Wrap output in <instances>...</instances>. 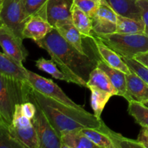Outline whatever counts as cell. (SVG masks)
<instances>
[{"label":"cell","instance_id":"6da1fadb","mask_svg":"<svg viewBox=\"0 0 148 148\" xmlns=\"http://www.w3.org/2000/svg\"><path fill=\"white\" fill-rule=\"evenodd\" d=\"M36 43L49 53L60 69L75 78L87 82L91 71L97 66V62L68 43L56 28Z\"/></svg>","mask_w":148,"mask_h":148},{"label":"cell","instance_id":"7a4b0ae2","mask_svg":"<svg viewBox=\"0 0 148 148\" xmlns=\"http://www.w3.org/2000/svg\"><path fill=\"white\" fill-rule=\"evenodd\" d=\"M30 101L39 106L51 124L60 136L61 132L77 129H98L103 121L87 111H81L49 98L31 87Z\"/></svg>","mask_w":148,"mask_h":148},{"label":"cell","instance_id":"3957f363","mask_svg":"<svg viewBox=\"0 0 148 148\" xmlns=\"http://www.w3.org/2000/svg\"><path fill=\"white\" fill-rule=\"evenodd\" d=\"M30 91L28 81L0 73V116L8 127L12 122L16 105L30 101Z\"/></svg>","mask_w":148,"mask_h":148},{"label":"cell","instance_id":"277c9868","mask_svg":"<svg viewBox=\"0 0 148 148\" xmlns=\"http://www.w3.org/2000/svg\"><path fill=\"white\" fill-rule=\"evenodd\" d=\"M94 36L116 52L121 57L134 58L137 54L148 51V36L145 34H121L114 33Z\"/></svg>","mask_w":148,"mask_h":148},{"label":"cell","instance_id":"5b68a950","mask_svg":"<svg viewBox=\"0 0 148 148\" xmlns=\"http://www.w3.org/2000/svg\"><path fill=\"white\" fill-rule=\"evenodd\" d=\"M27 81L30 83L32 88L36 90L40 93L59 101L62 103L69 106L74 107L81 111H86L83 106L75 103L72 99L69 98L64 91L53 82L51 79L40 76L31 71H27Z\"/></svg>","mask_w":148,"mask_h":148},{"label":"cell","instance_id":"8992f818","mask_svg":"<svg viewBox=\"0 0 148 148\" xmlns=\"http://www.w3.org/2000/svg\"><path fill=\"white\" fill-rule=\"evenodd\" d=\"M22 0H4L0 13V23L23 40V31L26 23Z\"/></svg>","mask_w":148,"mask_h":148},{"label":"cell","instance_id":"52a82bcc","mask_svg":"<svg viewBox=\"0 0 148 148\" xmlns=\"http://www.w3.org/2000/svg\"><path fill=\"white\" fill-rule=\"evenodd\" d=\"M33 103L36 106V112L31 121L40 142V148H62L59 134L52 127L43 110Z\"/></svg>","mask_w":148,"mask_h":148},{"label":"cell","instance_id":"ba28073f","mask_svg":"<svg viewBox=\"0 0 148 148\" xmlns=\"http://www.w3.org/2000/svg\"><path fill=\"white\" fill-rule=\"evenodd\" d=\"M23 40L16 36L7 26L0 23V46L4 53L20 64L25 62L28 55Z\"/></svg>","mask_w":148,"mask_h":148},{"label":"cell","instance_id":"9c48e42d","mask_svg":"<svg viewBox=\"0 0 148 148\" xmlns=\"http://www.w3.org/2000/svg\"><path fill=\"white\" fill-rule=\"evenodd\" d=\"M74 0H49L46 6L47 21L56 27L57 25L72 21Z\"/></svg>","mask_w":148,"mask_h":148},{"label":"cell","instance_id":"30bf717a","mask_svg":"<svg viewBox=\"0 0 148 148\" xmlns=\"http://www.w3.org/2000/svg\"><path fill=\"white\" fill-rule=\"evenodd\" d=\"M91 39L93 40L101 57L107 64H108L111 67L121 70V72H124L127 75L131 73V70L119 54L108 47L98 38L92 36Z\"/></svg>","mask_w":148,"mask_h":148},{"label":"cell","instance_id":"8fae6325","mask_svg":"<svg viewBox=\"0 0 148 148\" xmlns=\"http://www.w3.org/2000/svg\"><path fill=\"white\" fill-rule=\"evenodd\" d=\"M53 28L54 27L42 17H30L23 29V38H30L37 42L46 37Z\"/></svg>","mask_w":148,"mask_h":148},{"label":"cell","instance_id":"7c38bea8","mask_svg":"<svg viewBox=\"0 0 148 148\" xmlns=\"http://www.w3.org/2000/svg\"><path fill=\"white\" fill-rule=\"evenodd\" d=\"M126 80L129 101L134 100L143 103L148 101V84L132 71L126 75Z\"/></svg>","mask_w":148,"mask_h":148},{"label":"cell","instance_id":"4fadbf2b","mask_svg":"<svg viewBox=\"0 0 148 148\" xmlns=\"http://www.w3.org/2000/svg\"><path fill=\"white\" fill-rule=\"evenodd\" d=\"M36 66L38 69L49 74L55 79L65 81L66 82H72V83L79 85V86L87 88L86 81L75 78L64 72L62 69H59L57 67L58 66L56 65V64L52 59L48 60L43 57L40 58L36 61Z\"/></svg>","mask_w":148,"mask_h":148},{"label":"cell","instance_id":"5bb4252c","mask_svg":"<svg viewBox=\"0 0 148 148\" xmlns=\"http://www.w3.org/2000/svg\"><path fill=\"white\" fill-rule=\"evenodd\" d=\"M62 148H96L98 147L85 134L81 129L66 130L61 132Z\"/></svg>","mask_w":148,"mask_h":148},{"label":"cell","instance_id":"9a60e30c","mask_svg":"<svg viewBox=\"0 0 148 148\" xmlns=\"http://www.w3.org/2000/svg\"><path fill=\"white\" fill-rule=\"evenodd\" d=\"M96 66L102 69L108 75L113 86L117 90L118 95L123 97L128 101H130L127 90V80H126L127 74L121 72V70L111 67L103 60L99 59L97 61Z\"/></svg>","mask_w":148,"mask_h":148},{"label":"cell","instance_id":"2e32d148","mask_svg":"<svg viewBox=\"0 0 148 148\" xmlns=\"http://www.w3.org/2000/svg\"><path fill=\"white\" fill-rule=\"evenodd\" d=\"M27 69L4 53L0 52V73L23 81H27Z\"/></svg>","mask_w":148,"mask_h":148},{"label":"cell","instance_id":"e0dca14e","mask_svg":"<svg viewBox=\"0 0 148 148\" xmlns=\"http://www.w3.org/2000/svg\"><path fill=\"white\" fill-rule=\"evenodd\" d=\"M55 28L68 43H69L80 53L87 54L83 47L82 35L74 25L72 21L60 23L57 25Z\"/></svg>","mask_w":148,"mask_h":148},{"label":"cell","instance_id":"ac0fdd59","mask_svg":"<svg viewBox=\"0 0 148 148\" xmlns=\"http://www.w3.org/2000/svg\"><path fill=\"white\" fill-rule=\"evenodd\" d=\"M8 130L11 135L25 148H40V142L33 125L26 128H17L10 125Z\"/></svg>","mask_w":148,"mask_h":148},{"label":"cell","instance_id":"d6986e66","mask_svg":"<svg viewBox=\"0 0 148 148\" xmlns=\"http://www.w3.org/2000/svg\"><path fill=\"white\" fill-rule=\"evenodd\" d=\"M119 15L142 20L141 13L135 0H106Z\"/></svg>","mask_w":148,"mask_h":148},{"label":"cell","instance_id":"ffe728a7","mask_svg":"<svg viewBox=\"0 0 148 148\" xmlns=\"http://www.w3.org/2000/svg\"><path fill=\"white\" fill-rule=\"evenodd\" d=\"M96 87L102 90L109 92L111 95H118L117 90L113 86L108 75L101 69L96 66L90 73L89 78L87 81V88Z\"/></svg>","mask_w":148,"mask_h":148},{"label":"cell","instance_id":"44dd1931","mask_svg":"<svg viewBox=\"0 0 148 148\" xmlns=\"http://www.w3.org/2000/svg\"><path fill=\"white\" fill-rule=\"evenodd\" d=\"M72 21L81 33L82 38H91L92 37V20L88 14L75 6L72 7Z\"/></svg>","mask_w":148,"mask_h":148},{"label":"cell","instance_id":"7402d4cb","mask_svg":"<svg viewBox=\"0 0 148 148\" xmlns=\"http://www.w3.org/2000/svg\"><path fill=\"white\" fill-rule=\"evenodd\" d=\"M116 33L121 34H144V22L143 20H137L118 14Z\"/></svg>","mask_w":148,"mask_h":148},{"label":"cell","instance_id":"603a6c76","mask_svg":"<svg viewBox=\"0 0 148 148\" xmlns=\"http://www.w3.org/2000/svg\"><path fill=\"white\" fill-rule=\"evenodd\" d=\"M105 126V123L103 121L100 128H85L82 129V132L98 147L115 148L112 140L106 131Z\"/></svg>","mask_w":148,"mask_h":148},{"label":"cell","instance_id":"cb8c5ba5","mask_svg":"<svg viewBox=\"0 0 148 148\" xmlns=\"http://www.w3.org/2000/svg\"><path fill=\"white\" fill-rule=\"evenodd\" d=\"M49 0H22L25 17L29 20L30 17H40L46 19V6Z\"/></svg>","mask_w":148,"mask_h":148},{"label":"cell","instance_id":"d4e9b609","mask_svg":"<svg viewBox=\"0 0 148 148\" xmlns=\"http://www.w3.org/2000/svg\"><path fill=\"white\" fill-rule=\"evenodd\" d=\"M88 88L91 91L90 104L94 111V115L98 118H101L106 105L113 95L96 87H90Z\"/></svg>","mask_w":148,"mask_h":148},{"label":"cell","instance_id":"484cf974","mask_svg":"<svg viewBox=\"0 0 148 148\" xmlns=\"http://www.w3.org/2000/svg\"><path fill=\"white\" fill-rule=\"evenodd\" d=\"M128 113L137 124L148 128V107L143 103L134 100L128 101Z\"/></svg>","mask_w":148,"mask_h":148},{"label":"cell","instance_id":"4316f807","mask_svg":"<svg viewBox=\"0 0 148 148\" xmlns=\"http://www.w3.org/2000/svg\"><path fill=\"white\" fill-rule=\"evenodd\" d=\"M92 20V33L95 35H107L116 32V23L94 15Z\"/></svg>","mask_w":148,"mask_h":148},{"label":"cell","instance_id":"83f0119b","mask_svg":"<svg viewBox=\"0 0 148 148\" xmlns=\"http://www.w3.org/2000/svg\"><path fill=\"white\" fill-rule=\"evenodd\" d=\"M105 130L106 131L107 134H108V136L111 138V140H112L115 148H143V145L137 140H130V139L126 138V137H123L121 134L114 132V131L110 130L106 125L105 126Z\"/></svg>","mask_w":148,"mask_h":148},{"label":"cell","instance_id":"f1b7e54d","mask_svg":"<svg viewBox=\"0 0 148 148\" xmlns=\"http://www.w3.org/2000/svg\"><path fill=\"white\" fill-rule=\"evenodd\" d=\"M124 62L129 66L132 72L137 74L140 78L143 79L146 83L148 84V68L136 60L134 58H124L121 57Z\"/></svg>","mask_w":148,"mask_h":148},{"label":"cell","instance_id":"f546056e","mask_svg":"<svg viewBox=\"0 0 148 148\" xmlns=\"http://www.w3.org/2000/svg\"><path fill=\"white\" fill-rule=\"evenodd\" d=\"M0 148H25L10 134L8 127H0Z\"/></svg>","mask_w":148,"mask_h":148},{"label":"cell","instance_id":"4dcf8cb0","mask_svg":"<svg viewBox=\"0 0 148 148\" xmlns=\"http://www.w3.org/2000/svg\"><path fill=\"white\" fill-rule=\"evenodd\" d=\"M100 4L95 0H74L73 1V6L84 12L90 18L95 14Z\"/></svg>","mask_w":148,"mask_h":148},{"label":"cell","instance_id":"1f68e13d","mask_svg":"<svg viewBox=\"0 0 148 148\" xmlns=\"http://www.w3.org/2000/svg\"><path fill=\"white\" fill-rule=\"evenodd\" d=\"M94 15L107 19V20H109L114 23H116L118 14L114 11V10L108 4H100L98 10H96V12Z\"/></svg>","mask_w":148,"mask_h":148},{"label":"cell","instance_id":"d6a6232c","mask_svg":"<svg viewBox=\"0 0 148 148\" xmlns=\"http://www.w3.org/2000/svg\"><path fill=\"white\" fill-rule=\"evenodd\" d=\"M136 2L140 8L142 20L144 22V34L148 36V0H137Z\"/></svg>","mask_w":148,"mask_h":148},{"label":"cell","instance_id":"836d02e7","mask_svg":"<svg viewBox=\"0 0 148 148\" xmlns=\"http://www.w3.org/2000/svg\"><path fill=\"white\" fill-rule=\"evenodd\" d=\"M22 110L26 116L32 119L36 114V106L33 101H28L22 104Z\"/></svg>","mask_w":148,"mask_h":148},{"label":"cell","instance_id":"e575fe53","mask_svg":"<svg viewBox=\"0 0 148 148\" xmlns=\"http://www.w3.org/2000/svg\"><path fill=\"white\" fill-rule=\"evenodd\" d=\"M137 141L143 145V148H148V128L143 127L137 137Z\"/></svg>","mask_w":148,"mask_h":148},{"label":"cell","instance_id":"d590c367","mask_svg":"<svg viewBox=\"0 0 148 148\" xmlns=\"http://www.w3.org/2000/svg\"><path fill=\"white\" fill-rule=\"evenodd\" d=\"M134 59L148 68V51L138 53L134 56Z\"/></svg>","mask_w":148,"mask_h":148},{"label":"cell","instance_id":"8d00e7d4","mask_svg":"<svg viewBox=\"0 0 148 148\" xmlns=\"http://www.w3.org/2000/svg\"><path fill=\"white\" fill-rule=\"evenodd\" d=\"M0 127H8L7 124L3 121V119L1 118V116H0Z\"/></svg>","mask_w":148,"mask_h":148},{"label":"cell","instance_id":"74e56055","mask_svg":"<svg viewBox=\"0 0 148 148\" xmlns=\"http://www.w3.org/2000/svg\"><path fill=\"white\" fill-rule=\"evenodd\" d=\"M95 1H98V2L101 3V4H108V3L106 2V0H95Z\"/></svg>","mask_w":148,"mask_h":148},{"label":"cell","instance_id":"f35d334b","mask_svg":"<svg viewBox=\"0 0 148 148\" xmlns=\"http://www.w3.org/2000/svg\"><path fill=\"white\" fill-rule=\"evenodd\" d=\"M3 1H4V0H0V13H1V7H2V4H3Z\"/></svg>","mask_w":148,"mask_h":148},{"label":"cell","instance_id":"ab89813d","mask_svg":"<svg viewBox=\"0 0 148 148\" xmlns=\"http://www.w3.org/2000/svg\"><path fill=\"white\" fill-rule=\"evenodd\" d=\"M144 104H145V106H147L148 107V101H146V102H145Z\"/></svg>","mask_w":148,"mask_h":148},{"label":"cell","instance_id":"60d3db41","mask_svg":"<svg viewBox=\"0 0 148 148\" xmlns=\"http://www.w3.org/2000/svg\"><path fill=\"white\" fill-rule=\"evenodd\" d=\"M135 1H137V0H135Z\"/></svg>","mask_w":148,"mask_h":148}]
</instances>
